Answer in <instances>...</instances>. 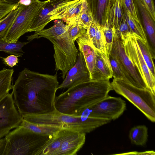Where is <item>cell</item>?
<instances>
[{
  "instance_id": "1",
  "label": "cell",
  "mask_w": 155,
  "mask_h": 155,
  "mask_svg": "<svg viewBox=\"0 0 155 155\" xmlns=\"http://www.w3.org/2000/svg\"><path fill=\"white\" fill-rule=\"evenodd\" d=\"M58 85L57 72L54 75L42 74L25 68L12 88L20 114H41L53 111Z\"/></svg>"
},
{
  "instance_id": "2",
  "label": "cell",
  "mask_w": 155,
  "mask_h": 155,
  "mask_svg": "<svg viewBox=\"0 0 155 155\" xmlns=\"http://www.w3.org/2000/svg\"><path fill=\"white\" fill-rule=\"evenodd\" d=\"M109 80H91L68 88L56 96L55 109L64 114L80 116L84 110L107 96L113 90Z\"/></svg>"
},
{
  "instance_id": "3",
  "label": "cell",
  "mask_w": 155,
  "mask_h": 155,
  "mask_svg": "<svg viewBox=\"0 0 155 155\" xmlns=\"http://www.w3.org/2000/svg\"><path fill=\"white\" fill-rule=\"evenodd\" d=\"M68 28L67 25L58 20L51 27L35 32L27 36V40L30 41L42 37L48 39L53 44L55 70L62 72L63 79L68 71L75 63L79 53L74 41L69 34Z\"/></svg>"
},
{
  "instance_id": "4",
  "label": "cell",
  "mask_w": 155,
  "mask_h": 155,
  "mask_svg": "<svg viewBox=\"0 0 155 155\" xmlns=\"http://www.w3.org/2000/svg\"><path fill=\"white\" fill-rule=\"evenodd\" d=\"M21 116L24 119L34 124L53 126L86 134L111 121L107 119L69 115L61 113L55 108L43 114H25Z\"/></svg>"
},
{
  "instance_id": "5",
  "label": "cell",
  "mask_w": 155,
  "mask_h": 155,
  "mask_svg": "<svg viewBox=\"0 0 155 155\" xmlns=\"http://www.w3.org/2000/svg\"><path fill=\"white\" fill-rule=\"evenodd\" d=\"M52 136L38 134L20 125L5 136L3 155H35Z\"/></svg>"
},
{
  "instance_id": "6",
  "label": "cell",
  "mask_w": 155,
  "mask_h": 155,
  "mask_svg": "<svg viewBox=\"0 0 155 155\" xmlns=\"http://www.w3.org/2000/svg\"><path fill=\"white\" fill-rule=\"evenodd\" d=\"M111 87L131 102L152 122H155V95L150 90L135 87L123 80L114 78Z\"/></svg>"
},
{
  "instance_id": "7",
  "label": "cell",
  "mask_w": 155,
  "mask_h": 155,
  "mask_svg": "<svg viewBox=\"0 0 155 155\" xmlns=\"http://www.w3.org/2000/svg\"><path fill=\"white\" fill-rule=\"evenodd\" d=\"M79 0H47L32 21L28 32L40 31L51 21L62 20L67 11Z\"/></svg>"
},
{
  "instance_id": "8",
  "label": "cell",
  "mask_w": 155,
  "mask_h": 155,
  "mask_svg": "<svg viewBox=\"0 0 155 155\" xmlns=\"http://www.w3.org/2000/svg\"><path fill=\"white\" fill-rule=\"evenodd\" d=\"M46 1L32 0L28 6L19 4L20 7L19 12L3 39L8 43L18 41L21 36L28 32L32 21Z\"/></svg>"
},
{
  "instance_id": "9",
  "label": "cell",
  "mask_w": 155,
  "mask_h": 155,
  "mask_svg": "<svg viewBox=\"0 0 155 155\" xmlns=\"http://www.w3.org/2000/svg\"><path fill=\"white\" fill-rule=\"evenodd\" d=\"M126 108V102L121 97L108 95L84 110L80 115L114 120L121 116Z\"/></svg>"
},
{
  "instance_id": "10",
  "label": "cell",
  "mask_w": 155,
  "mask_h": 155,
  "mask_svg": "<svg viewBox=\"0 0 155 155\" xmlns=\"http://www.w3.org/2000/svg\"><path fill=\"white\" fill-rule=\"evenodd\" d=\"M110 54L118 63L128 83L139 88L148 89L127 54L122 40H114Z\"/></svg>"
},
{
  "instance_id": "11",
  "label": "cell",
  "mask_w": 155,
  "mask_h": 155,
  "mask_svg": "<svg viewBox=\"0 0 155 155\" xmlns=\"http://www.w3.org/2000/svg\"><path fill=\"white\" fill-rule=\"evenodd\" d=\"M122 41L127 54L147 87L155 95V78L152 74L142 57L135 37H129Z\"/></svg>"
},
{
  "instance_id": "12",
  "label": "cell",
  "mask_w": 155,
  "mask_h": 155,
  "mask_svg": "<svg viewBox=\"0 0 155 155\" xmlns=\"http://www.w3.org/2000/svg\"><path fill=\"white\" fill-rule=\"evenodd\" d=\"M23 118L15 104L12 93L0 102V129H14L20 125Z\"/></svg>"
},
{
  "instance_id": "13",
  "label": "cell",
  "mask_w": 155,
  "mask_h": 155,
  "mask_svg": "<svg viewBox=\"0 0 155 155\" xmlns=\"http://www.w3.org/2000/svg\"><path fill=\"white\" fill-rule=\"evenodd\" d=\"M91 80L89 72L82 54L78 53L75 64L68 71L63 82L57 90L69 88L78 84Z\"/></svg>"
},
{
  "instance_id": "14",
  "label": "cell",
  "mask_w": 155,
  "mask_h": 155,
  "mask_svg": "<svg viewBox=\"0 0 155 155\" xmlns=\"http://www.w3.org/2000/svg\"><path fill=\"white\" fill-rule=\"evenodd\" d=\"M86 134L74 131L53 155H76L85 143Z\"/></svg>"
},
{
  "instance_id": "15",
  "label": "cell",
  "mask_w": 155,
  "mask_h": 155,
  "mask_svg": "<svg viewBox=\"0 0 155 155\" xmlns=\"http://www.w3.org/2000/svg\"><path fill=\"white\" fill-rule=\"evenodd\" d=\"M76 41L80 52L82 54L84 57L90 74L91 79L95 67L96 58V50L90 41L87 33L85 35L78 38Z\"/></svg>"
},
{
  "instance_id": "16",
  "label": "cell",
  "mask_w": 155,
  "mask_h": 155,
  "mask_svg": "<svg viewBox=\"0 0 155 155\" xmlns=\"http://www.w3.org/2000/svg\"><path fill=\"white\" fill-rule=\"evenodd\" d=\"M74 131L69 129H60L47 141L35 155H53Z\"/></svg>"
},
{
  "instance_id": "17",
  "label": "cell",
  "mask_w": 155,
  "mask_h": 155,
  "mask_svg": "<svg viewBox=\"0 0 155 155\" xmlns=\"http://www.w3.org/2000/svg\"><path fill=\"white\" fill-rule=\"evenodd\" d=\"M96 53L95 67L91 80L110 79L113 77L112 71L109 57L96 50Z\"/></svg>"
},
{
  "instance_id": "18",
  "label": "cell",
  "mask_w": 155,
  "mask_h": 155,
  "mask_svg": "<svg viewBox=\"0 0 155 155\" xmlns=\"http://www.w3.org/2000/svg\"><path fill=\"white\" fill-rule=\"evenodd\" d=\"M125 14L122 0H109L106 15L107 21L115 29L125 18Z\"/></svg>"
},
{
  "instance_id": "19",
  "label": "cell",
  "mask_w": 155,
  "mask_h": 155,
  "mask_svg": "<svg viewBox=\"0 0 155 155\" xmlns=\"http://www.w3.org/2000/svg\"><path fill=\"white\" fill-rule=\"evenodd\" d=\"M140 9L143 25L152 47L155 46V25L154 22L140 0H135Z\"/></svg>"
},
{
  "instance_id": "20",
  "label": "cell",
  "mask_w": 155,
  "mask_h": 155,
  "mask_svg": "<svg viewBox=\"0 0 155 155\" xmlns=\"http://www.w3.org/2000/svg\"><path fill=\"white\" fill-rule=\"evenodd\" d=\"M87 4L89 5L94 2ZM109 0H97L94 5L89 8L91 12L94 21L101 26L104 25L106 21V15Z\"/></svg>"
},
{
  "instance_id": "21",
  "label": "cell",
  "mask_w": 155,
  "mask_h": 155,
  "mask_svg": "<svg viewBox=\"0 0 155 155\" xmlns=\"http://www.w3.org/2000/svg\"><path fill=\"white\" fill-rule=\"evenodd\" d=\"M129 137L132 144L138 146H144L148 140V128L144 125L135 126L130 130Z\"/></svg>"
},
{
  "instance_id": "22",
  "label": "cell",
  "mask_w": 155,
  "mask_h": 155,
  "mask_svg": "<svg viewBox=\"0 0 155 155\" xmlns=\"http://www.w3.org/2000/svg\"><path fill=\"white\" fill-rule=\"evenodd\" d=\"M14 71L4 68L0 71V102L12 89V81Z\"/></svg>"
},
{
  "instance_id": "23",
  "label": "cell",
  "mask_w": 155,
  "mask_h": 155,
  "mask_svg": "<svg viewBox=\"0 0 155 155\" xmlns=\"http://www.w3.org/2000/svg\"><path fill=\"white\" fill-rule=\"evenodd\" d=\"M135 39L142 57L147 65L151 73L155 78V69L152 53L148 41L145 42L135 37Z\"/></svg>"
},
{
  "instance_id": "24",
  "label": "cell",
  "mask_w": 155,
  "mask_h": 155,
  "mask_svg": "<svg viewBox=\"0 0 155 155\" xmlns=\"http://www.w3.org/2000/svg\"><path fill=\"white\" fill-rule=\"evenodd\" d=\"M20 125L36 133L47 135L52 136L61 129L53 126L34 124L28 121L23 118Z\"/></svg>"
},
{
  "instance_id": "25",
  "label": "cell",
  "mask_w": 155,
  "mask_h": 155,
  "mask_svg": "<svg viewBox=\"0 0 155 155\" xmlns=\"http://www.w3.org/2000/svg\"><path fill=\"white\" fill-rule=\"evenodd\" d=\"M30 41L21 42L18 41L15 43H8L4 41L2 37H0V51L21 57L24 53L22 48Z\"/></svg>"
},
{
  "instance_id": "26",
  "label": "cell",
  "mask_w": 155,
  "mask_h": 155,
  "mask_svg": "<svg viewBox=\"0 0 155 155\" xmlns=\"http://www.w3.org/2000/svg\"><path fill=\"white\" fill-rule=\"evenodd\" d=\"M124 12L126 21L135 37L145 42L147 41L146 34L141 22L135 21L129 12L125 11Z\"/></svg>"
},
{
  "instance_id": "27",
  "label": "cell",
  "mask_w": 155,
  "mask_h": 155,
  "mask_svg": "<svg viewBox=\"0 0 155 155\" xmlns=\"http://www.w3.org/2000/svg\"><path fill=\"white\" fill-rule=\"evenodd\" d=\"M82 0L80 14L76 21L79 25L87 30L94 20L92 14L88 7L86 0Z\"/></svg>"
},
{
  "instance_id": "28",
  "label": "cell",
  "mask_w": 155,
  "mask_h": 155,
  "mask_svg": "<svg viewBox=\"0 0 155 155\" xmlns=\"http://www.w3.org/2000/svg\"><path fill=\"white\" fill-rule=\"evenodd\" d=\"M20 7L12 11L0 21V37L3 38L12 25L20 10Z\"/></svg>"
},
{
  "instance_id": "29",
  "label": "cell",
  "mask_w": 155,
  "mask_h": 155,
  "mask_svg": "<svg viewBox=\"0 0 155 155\" xmlns=\"http://www.w3.org/2000/svg\"><path fill=\"white\" fill-rule=\"evenodd\" d=\"M102 27L104 36L107 55L109 57L112 48L115 28L107 21Z\"/></svg>"
},
{
  "instance_id": "30",
  "label": "cell",
  "mask_w": 155,
  "mask_h": 155,
  "mask_svg": "<svg viewBox=\"0 0 155 155\" xmlns=\"http://www.w3.org/2000/svg\"><path fill=\"white\" fill-rule=\"evenodd\" d=\"M82 0H79L66 12L62 20L68 25L76 21L82 8Z\"/></svg>"
},
{
  "instance_id": "31",
  "label": "cell",
  "mask_w": 155,
  "mask_h": 155,
  "mask_svg": "<svg viewBox=\"0 0 155 155\" xmlns=\"http://www.w3.org/2000/svg\"><path fill=\"white\" fill-rule=\"evenodd\" d=\"M94 21L96 29L94 48L100 53L107 55L105 41L102 26L97 21Z\"/></svg>"
},
{
  "instance_id": "32",
  "label": "cell",
  "mask_w": 155,
  "mask_h": 155,
  "mask_svg": "<svg viewBox=\"0 0 155 155\" xmlns=\"http://www.w3.org/2000/svg\"><path fill=\"white\" fill-rule=\"evenodd\" d=\"M134 36H135L127 23L125 16L120 25L115 29L114 40L120 39L123 41L129 37Z\"/></svg>"
},
{
  "instance_id": "33",
  "label": "cell",
  "mask_w": 155,
  "mask_h": 155,
  "mask_svg": "<svg viewBox=\"0 0 155 155\" xmlns=\"http://www.w3.org/2000/svg\"><path fill=\"white\" fill-rule=\"evenodd\" d=\"M67 25L69 34L74 42L78 38L87 33V30L79 25L76 21Z\"/></svg>"
},
{
  "instance_id": "34",
  "label": "cell",
  "mask_w": 155,
  "mask_h": 155,
  "mask_svg": "<svg viewBox=\"0 0 155 155\" xmlns=\"http://www.w3.org/2000/svg\"><path fill=\"white\" fill-rule=\"evenodd\" d=\"M109 58L112 71V77L114 78L123 80L127 83L126 78L116 61L110 54L109 56Z\"/></svg>"
},
{
  "instance_id": "35",
  "label": "cell",
  "mask_w": 155,
  "mask_h": 155,
  "mask_svg": "<svg viewBox=\"0 0 155 155\" xmlns=\"http://www.w3.org/2000/svg\"><path fill=\"white\" fill-rule=\"evenodd\" d=\"M122 2L124 11L129 12L131 16L135 21L140 22L137 9L133 0H122Z\"/></svg>"
},
{
  "instance_id": "36",
  "label": "cell",
  "mask_w": 155,
  "mask_h": 155,
  "mask_svg": "<svg viewBox=\"0 0 155 155\" xmlns=\"http://www.w3.org/2000/svg\"><path fill=\"white\" fill-rule=\"evenodd\" d=\"M18 6V4H11L0 2V21L11 11L17 8Z\"/></svg>"
},
{
  "instance_id": "37",
  "label": "cell",
  "mask_w": 155,
  "mask_h": 155,
  "mask_svg": "<svg viewBox=\"0 0 155 155\" xmlns=\"http://www.w3.org/2000/svg\"><path fill=\"white\" fill-rule=\"evenodd\" d=\"M87 34L90 41L94 48L96 34L95 24L94 21L87 29Z\"/></svg>"
},
{
  "instance_id": "38",
  "label": "cell",
  "mask_w": 155,
  "mask_h": 155,
  "mask_svg": "<svg viewBox=\"0 0 155 155\" xmlns=\"http://www.w3.org/2000/svg\"><path fill=\"white\" fill-rule=\"evenodd\" d=\"M149 13L153 21H155V7L153 0H140Z\"/></svg>"
},
{
  "instance_id": "39",
  "label": "cell",
  "mask_w": 155,
  "mask_h": 155,
  "mask_svg": "<svg viewBox=\"0 0 155 155\" xmlns=\"http://www.w3.org/2000/svg\"><path fill=\"white\" fill-rule=\"evenodd\" d=\"M18 57L16 55L12 54L4 58L3 60L5 64L12 68L18 62Z\"/></svg>"
},
{
  "instance_id": "40",
  "label": "cell",
  "mask_w": 155,
  "mask_h": 155,
  "mask_svg": "<svg viewBox=\"0 0 155 155\" xmlns=\"http://www.w3.org/2000/svg\"><path fill=\"white\" fill-rule=\"evenodd\" d=\"M122 154H135V155H155V153L154 151H146L143 152H131L127 153H125Z\"/></svg>"
},
{
  "instance_id": "41",
  "label": "cell",
  "mask_w": 155,
  "mask_h": 155,
  "mask_svg": "<svg viewBox=\"0 0 155 155\" xmlns=\"http://www.w3.org/2000/svg\"><path fill=\"white\" fill-rule=\"evenodd\" d=\"M5 144L6 140L4 137L0 139V155H3Z\"/></svg>"
},
{
  "instance_id": "42",
  "label": "cell",
  "mask_w": 155,
  "mask_h": 155,
  "mask_svg": "<svg viewBox=\"0 0 155 155\" xmlns=\"http://www.w3.org/2000/svg\"><path fill=\"white\" fill-rule=\"evenodd\" d=\"M11 130L9 128H4L0 129V139L4 137Z\"/></svg>"
},
{
  "instance_id": "43",
  "label": "cell",
  "mask_w": 155,
  "mask_h": 155,
  "mask_svg": "<svg viewBox=\"0 0 155 155\" xmlns=\"http://www.w3.org/2000/svg\"><path fill=\"white\" fill-rule=\"evenodd\" d=\"M32 0H19L17 3L18 5H21L25 6H28L31 3Z\"/></svg>"
},
{
  "instance_id": "44",
  "label": "cell",
  "mask_w": 155,
  "mask_h": 155,
  "mask_svg": "<svg viewBox=\"0 0 155 155\" xmlns=\"http://www.w3.org/2000/svg\"><path fill=\"white\" fill-rule=\"evenodd\" d=\"M19 0H2V2L11 4H17Z\"/></svg>"
},
{
  "instance_id": "45",
  "label": "cell",
  "mask_w": 155,
  "mask_h": 155,
  "mask_svg": "<svg viewBox=\"0 0 155 155\" xmlns=\"http://www.w3.org/2000/svg\"><path fill=\"white\" fill-rule=\"evenodd\" d=\"M2 0H0V2H2Z\"/></svg>"
},
{
  "instance_id": "46",
  "label": "cell",
  "mask_w": 155,
  "mask_h": 155,
  "mask_svg": "<svg viewBox=\"0 0 155 155\" xmlns=\"http://www.w3.org/2000/svg\"></svg>"
}]
</instances>
